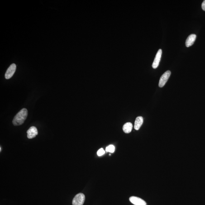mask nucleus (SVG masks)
Returning <instances> with one entry per match:
<instances>
[{"mask_svg":"<svg viewBox=\"0 0 205 205\" xmlns=\"http://www.w3.org/2000/svg\"><path fill=\"white\" fill-rule=\"evenodd\" d=\"M28 114L27 110L23 108L16 114L13 121V124L15 126H18L22 124L26 120Z\"/></svg>","mask_w":205,"mask_h":205,"instance_id":"1","label":"nucleus"},{"mask_svg":"<svg viewBox=\"0 0 205 205\" xmlns=\"http://www.w3.org/2000/svg\"><path fill=\"white\" fill-rule=\"evenodd\" d=\"M85 200V196L83 193H79L76 195L72 201L73 205H83Z\"/></svg>","mask_w":205,"mask_h":205,"instance_id":"2","label":"nucleus"},{"mask_svg":"<svg viewBox=\"0 0 205 205\" xmlns=\"http://www.w3.org/2000/svg\"><path fill=\"white\" fill-rule=\"evenodd\" d=\"M171 72L170 71L168 70L161 76L159 79V87H162L167 83V81L169 79L171 75Z\"/></svg>","mask_w":205,"mask_h":205,"instance_id":"3","label":"nucleus"},{"mask_svg":"<svg viewBox=\"0 0 205 205\" xmlns=\"http://www.w3.org/2000/svg\"><path fill=\"white\" fill-rule=\"evenodd\" d=\"M16 66L15 64H13L10 65L5 74V78L6 79H9L13 77L16 71Z\"/></svg>","mask_w":205,"mask_h":205,"instance_id":"4","label":"nucleus"},{"mask_svg":"<svg viewBox=\"0 0 205 205\" xmlns=\"http://www.w3.org/2000/svg\"><path fill=\"white\" fill-rule=\"evenodd\" d=\"M129 200L131 203L135 205H146V202L145 201L140 198L136 197H131L129 198Z\"/></svg>","mask_w":205,"mask_h":205,"instance_id":"5","label":"nucleus"},{"mask_svg":"<svg viewBox=\"0 0 205 205\" xmlns=\"http://www.w3.org/2000/svg\"><path fill=\"white\" fill-rule=\"evenodd\" d=\"M162 53V51L161 49H159L157 53L152 65V67L154 69L157 68L159 66L161 58Z\"/></svg>","mask_w":205,"mask_h":205,"instance_id":"6","label":"nucleus"},{"mask_svg":"<svg viewBox=\"0 0 205 205\" xmlns=\"http://www.w3.org/2000/svg\"><path fill=\"white\" fill-rule=\"evenodd\" d=\"M27 138L30 139L35 137L38 134L37 129L34 126L30 127L27 130Z\"/></svg>","mask_w":205,"mask_h":205,"instance_id":"7","label":"nucleus"},{"mask_svg":"<svg viewBox=\"0 0 205 205\" xmlns=\"http://www.w3.org/2000/svg\"><path fill=\"white\" fill-rule=\"evenodd\" d=\"M196 38H197V35L195 34H192L190 35L186 40V46L187 47H189L193 45L195 41Z\"/></svg>","mask_w":205,"mask_h":205,"instance_id":"8","label":"nucleus"},{"mask_svg":"<svg viewBox=\"0 0 205 205\" xmlns=\"http://www.w3.org/2000/svg\"><path fill=\"white\" fill-rule=\"evenodd\" d=\"M143 123V118L141 116H139L136 118L135 122L134 128L136 130H139L140 126Z\"/></svg>","mask_w":205,"mask_h":205,"instance_id":"9","label":"nucleus"},{"mask_svg":"<svg viewBox=\"0 0 205 205\" xmlns=\"http://www.w3.org/2000/svg\"><path fill=\"white\" fill-rule=\"evenodd\" d=\"M133 128L132 124L130 122L125 123L123 126V130L126 133H129L131 132Z\"/></svg>","mask_w":205,"mask_h":205,"instance_id":"10","label":"nucleus"},{"mask_svg":"<svg viewBox=\"0 0 205 205\" xmlns=\"http://www.w3.org/2000/svg\"><path fill=\"white\" fill-rule=\"evenodd\" d=\"M106 151L111 153H113L115 151V147L112 145H110L106 148Z\"/></svg>","mask_w":205,"mask_h":205,"instance_id":"11","label":"nucleus"},{"mask_svg":"<svg viewBox=\"0 0 205 205\" xmlns=\"http://www.w3.org/2000/svg\"><path fill=\"white\" fill-rule=\"evenodd\" d=\"M105 153V152L104 150V149L102 148H101L97 152V154L98 156H101L103 155Z\"/></svg>","mask_w":205,"mask_h":205,"instance_id":"12","label":"nucleus"},{"mask_svg":"<svg viewBox=\"0 0 205 205\" xmlns=\"http://www.w3.org/2000/svg\"><path fill=\"white\" fill-rule=\"evenodd\" d=\"M202 8L204 11H205V0L203 1L202 4Z\"/></svg>","mask_w":205,"mask_h":205,"instance_id":"13","label":"nucleus"},{"mask_svg":"<svg viewBox=\"0 0 205 205\" xmlns=\"http://www.w3.org/2000/svg\"><path fill=\"white\" fill-rule=\"evenodd\" d=\"M0 149H1V147H0Z\"/></svg>","mask_w":205,"mask_h":205,"instance_id":"14","label":"nucleus"}]
</instances>
